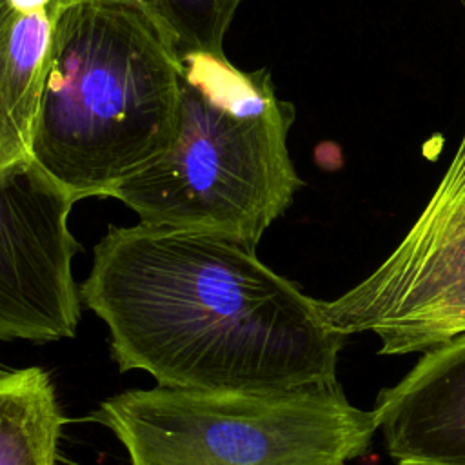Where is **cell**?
<instances>
[{
  "label": "cell",
  "instance_id": "1",
  "mask_svg": "<svg viewBox=\"0 0 465 465\" xmlns=\"http://www.w3.org/2000/svg\"><path fill=\"white\" fill-rule=\"evenodd\" d=\"M82 302L107 325L122 372L202 392H280L338 381L347 336L256 249L222 234L109 227Z\"/></svg>",
  "mask_w": 465,
  "mask_h": 465
},
{
  "label": "cell",
  "instance_id": "2",
  "mask_svg": "<svg viewBox=\"0 0 465 465\" xmlns=\"http://www.w3.org/2000/svg\"><path fill=\"white\" fill-rule=\"evenodd\" d=\"M180 53L131 0L60 15L31 129V160L74 202L109 196L176 136Z\"/></svg>",
  "mask_w": 465,
  "mask_h": 465
},
{
  "label": "cell",
  "instance_id": "3",
  "mask_svg": "<svg viewBox=\"0 0 465 465\" xmlns=\"http://www.w3.org/2000/svg\"><path fill=\"white\" fill-rule=\"evenodd\" d=\"M176 136L111 198L156 227L213 232L256 249L303 185L287 138L296 118L267 69L225 54L185 53Z\"/></svg>",
  "mask_w": 465,
  "mask_h": 465
},
{
  "label": "cell",
  "instance_id": "4",
  "mask_svg": "<svg viewBox=\"0 0 465 465\" xmlns=\"http://www.w3.org/2000/svg\"><path fill=\"white\" fill-rule=\"evenodd\" d=\"M131 465H331L367 452L372 409L354 407L338 381L280 392L133 389L94 414Z\"/></svg>",
  "mask_w": 465,
  "mask_h": 465
},
{
  "label": "cell",
  "instance_id": "5",
  "mask_svg": "<svg viewBox=\"0 0 465 465\" xmlns=\"http://www.w3.org/2000/svg\"><path fill=\"white\" fill-rule=\"evenodd\" d=\"M332 331L378 336L383 356L425 352L465 332V127L400 243L360 283L322 300Z\"/></svg>",
  "mask_w": 465,
  "mask_h": 465
},
{
  "label": "cell",
  "instance_id": "6",
  "mask_svg": "<svg viewBox=\"0 0 465 465\" xmlns=\"http://www.w3.org/2000/svg\"><path fill=\"white\" fill-rule=\"evenodd\" d=\"M74 200L33 160L0 167V341L73 338L80 291L69 231Z\"/></svg>",
  "mask_w": 465,
  "mask_h": 465
},
{
  "label": "cell",
  "instance_id": "7",
  "mask_svg": "<svg viewBox=\"0 0 465 465\" xmlns=\"http://www.w3.org/2000/svg\"><path fill=\"white\" fill-rule=\"evenodd\" d=\"M372 414L396 465H465V332L381 389Z\"/></svg>",
  "mask_w": 465,
  "mask_h": 465
},
{
  "label": "cell",
  "instance_id": "8",
  "mask_svg": "<svg viewBox=\"0 0 465 465\" xmlns=\"http://www.w3.org/2000/svg\"><path fill=\"white\" fill-rule=\"evenodd\" d=\"M73 0H0V167L29 156L56 22Z\"/></svg>",
  "mask_w": 465,
  "mask_h": 465
},
{
  "label": "cell",
  "instance_id": "9",
  "mask_svg": "<svg viewBox=\"0 0 465 465\" xmlns=\"http://www.w3.org/2000/svg\"><path fill=\"white\" fill-rule=\"evenodd\" d=\"M64 421L42 367L0 372V465H54Z\"/></svg>",
  "mask_w": 465,
  "mask_h": 465
},
{
  "label": "cell",
  "instance_id": "10",
  "mask_svg": "<svg viewBox=\"0 0 465 465\" xmlns=\"http://www.w3.org/2000/svg\"><path fill=\"white\" fill-rule=\"evenodd\" d=\"M163 31L180 54H225L223 38L243 0H131Z\"/></svg>",
  "mask_w": 465,
  "mask_h": 465
},
{
  "label": "cell",
  "instance_id": "11",
  "mask_svg": "<svg viewBox=\"0 0 465 465\" xmlns=\"http://www.w3.org/2000/svg\"><path fill=\"white\" fill-rule=\"evenodd\" d=\"M4 369H5V367H2V365H0V372H2V371H4Z\"/></svg>",
  "mask_w": 465,
  "mask_h": 465
},
{
  "label": "cell",
  "instance_id": "12",
  "mask_svg": "<svg viewBox=\"0 0 465 465\" xmlns=\"http://www.w3.org/2000/svg\"><path fill=\"white\" fill-rule=\"evenodd\" d=\"M463 4H465V0H463Z\"/></svg>",
  "mask_w": 465,
  "mask_h": 465
}]
</instances>
